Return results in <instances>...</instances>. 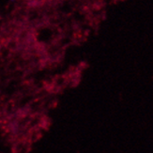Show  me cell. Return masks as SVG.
Instances as JSON below:
<instances>
[]
</instances>
